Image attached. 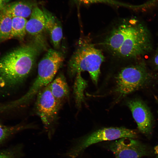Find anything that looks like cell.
Masks as SVG:
<instances>
[{"label": "cell", "instance_id": "12", "mask_svg": "<svg viewBox=\"0 0 158 158\" xmlns=\"http://www.w3.org/2000/svg\"><path fill=\"white\" fill-rule=\"evenodd\" d=\"M34 7L32 2L22 1L8 4L3 10L12 18L18 17L25 18L30 16Z\"/></svg>", "mask_w": 158, "mask_h": 158}, {"label": "cell", "instance_id": "4", "mask_svg": "<svg viewBox=\"0 0 158 158\" xmlns=\"http://www.w3.org/2000/svg\"><path fill=\"white\" fill-rule=\"evenodd\" d=\"M104 57L99 49L92 43L82 42L71 59L68 71L71 77L84 71H87L93 82L97 83L100 74V68Z\"/></svg>", "mask_w": 158, "mask_h": 158}, {"label": "cell", "instance_id": "13", "mask_svg": "<svg viewBox=\"0 0 158 158\" xmlns=\"http://www.w3.org/2000/svg\"><path fill=\"white\" fill-rule=\"evenodd\" d=\"M51 91L56 101L61 105L68 97L69 90L64 77L59 75L49 83Z\"/></svg>", "mask_w": 158, "mask_h": 158}, {"label": "cell", "instance_id": "10", "mask_svg": "<svg viewBox=\"0 0 158 158\" xmlns=\"http://www.w3.org/2000/svg\"><path fill=\"white\" fill-rule=\"evenodd\" d=\"M26 32L36 38L35 42L42 45L39 40L45 30V19L44 13L38 7L33 8L30 17L26 25Z\"/></svg>", "mask_w": 158, "mask_h": 158}, {"label": "cell", "instance_id": "2", "mask_svg": "<svg viewBox=\"0 0 158 158\" xmlns=\"http://www.w3.org/2000/svg\"><path fill=\"white\" fill-rule=\"evenodd\" d=\"M42 46L28 44L8 53L0 59V87L13 88L29 75Z\"/></svg>", "mask_w": 158, "mask_h": 158}, {"label": "cell", "instance_id": "22", "mask_svg": "<svg viewBox=\"0 0 158 158\" xmlns=\"http://www.w3.org/2000/svg\"><path fill=\"white\" fill-rule=\"evenodd\" d=\"M155 153L156 154V158H158V145L154 148Z\"/></svg>", "mask_w": 158, "mask_h": 158}, {"label": "cell", "instance_id": "6", "mask_svg": "<svg viewBox=\"0 0 158 158\" xmlns=\"http://www.w3.org/2000/svg\"><path fill=\"white\" fill-rule=\"evenodd\" d=\"M63 60L59 52L52 49L48 50L38 64L37 77L27 92L29 96L35 97L53 80Z\"/></svg>", "mask_w": 158, "mask_h": 158}, {"label": "cell", "instance_id": "16", "mask_svg": "<svg viewBox=\"0 0 158 158\" xmlns=\"http://www.w3.org/2000/svg\"><path fill=\"white\" fill-rule=\"evenodd\" d=\"M12 18L4 10L0 12V42L10 38Z\"/></svg>", "mask_w": 158, "mask_h": 158}, {"label": "cell", "instance_id": "5", "mask_svg": "<svg viewBox=\"0 0 158 158\" xmlns=\"http://www.w3.org/2000/svg\"><path fill=\"white\" fill-rule=\"evenodd\" d=\"M35 105V111L40 118L44 130L51 140L55 133L59 112L61 105L51 91L49 84L38 93Z\"/></svg>", "mask_w": 158, "mask_h": 158}, {"label": "cell", "instance_id": "18", "mask_svg": "<svg viewBox=\"0 0 158 158\" xmlns=\"http://www.w3.org/2000/svg\"><path fill=\"white\" fill-rule=\"evenodd\" d=\"M74 83L73 91L77 105L79 106L83 100V92L86 85V82L81 77V73L77 74Z\"/></svg>", "mask_w": 158, "mask_h": 158}, {"label": "cell", "instance_id": "9", "mask_svg": "<svg viewBox=\"0 0 158 158\" xmlns=\"http://www.w3.org/2000/svg\"><path fill=\"white\" fill-rule=\"evenodd\" d=\"M139 130L145 134H150L152 130V118L150 111L141 100L136 99L127 102Z\"/></svg>", "mask_w": 158, "mask_h": 158}, {"label": "cell", "instance_id": "3", "mask_svg": "<svg viewBox=\"0 0 158 158\" xmlns=\"http://www.w3.org/2000/svg\"><path fill=\"white\" fill-rule=\"evenodd\" d=\"M137 137L136 131L125 127L102 128L71 140L69 148L61 154V156L63 158H78L87 148L96 143L124 138L135 139Z\"/></svg>", "mask_w": 158, "mask_h": 158}, {"label": "cell", "instance_id": "23", "mask_svg": "<svg viewBox=\"0 0 158 158\" xmlns=\"http://www.w3.org/2000/svg\"></svg>", "mask_w": 158, "mask_h": 158}, {"label": "cell", "instance_id": "20", "mask_svg": "<svg viewBox=\"0 0 158 158\" xmlns=\"http://www.w3.org/2000/svg\"><path fill=\"white\" fill-rule=\"evenodd\" d=\"M10 0H0V12L3 10Z\"/></svg>", "mask_w": 158, "mask_h": 158}, {"label": "cell", "instance_id": "8", "mask_svg": "<svg viewBox=\"0 0 158 158\" xmlns=\"http://www.w3.org/2000/svg\"><path fill=\"white\" fill-rule=\"evenodd\" d=\"M107 142L105 146L116 158H141L149 153L146 146L134 139L124 138Z\"/></svg>", "mask_w": 158, "mask_h": 158}, {"label": "cell", "instance_id": "7", "mask_svg": "<svg viewBox=\"0 0 158 158\" xmlns=\"http://www.w3.org/2000/svg\"><path fill=\"white\" fill-rule=\"evenodd\" d=\"M149 75L145 67L136 65L124 68L116 77L114 92L118 99L138 90L149 81Z\"/></svg>", "mask_w": 158, "mask_h": 158}, {"label": "cell", "instance_id": "1", "mask_svg": "<svg viewBox=\"0 0 158 158\" xmlns=\"http://www.w3.org/2000/svg\"><path fill=\"white\" fill-rule=\"evenodd\" d=\"M134 19L119 25L109 35L107 47L111 53L125 58H135L143 55L151 48L149 34Z\"/></svg>", "mask_w": 158, "mask_h": 158}, {"label": "cell", "instance_id": "14", "mask_svg": "<svg viewBox=\"0 0 158 158\" xmlns=\"http://www.w3.org/2000/svg\"><path fill=\"white\" fill-rule=\"evenodd\" d=\"M36 125L32 124L20 123L8 126L0 123V145L4 144L13 135L23 130L37 129Z\"/></svg>", "mask_w": 158, "mask_h": 158}, {"label": "cell", "instance_id": "17", "mask_svg": "<svg viewBox=\"0 0 158 158\" xmlns=\"http://www.w3.org/2000/svg\"><path fill=\"white\" fill-rule=\"evenodd\" d=\"M24 145L20 143L0 151V158H22L25 156Z\"/></svg>", "mask_w": 158, "mask_h": 158}, {"label": "cell", "instance_id": "21", "mask_svg": "<svg viewBox=\"0 0 158 158\" xmlns=\"http://www.w3.org/2000/svg\"><path fill=\"white\" fill-rule=\"evenodd\" d=\"M154 63L155 65L158 67V54L154 58Z\"/></svg>", "mask_w": 158, "mask_h": 158}, {"label": "cell", "instance_id": "19", "mask_svg": "<svg viewBox=\"0 0 158 158\" xmlns=\"http://www.w3.org/2000/svg\"><path fill=\"white\" fill-rule=\"evenodd\" d=\"M79 5L87 6L93 4L102 3L116 7H123L130 8L131 5L116 0H74Z\"/></svg>", "mask_w": 158, "mask_h": 158}, {"label": "cell", "instance_id": "11", "mask_svg": "<svg viewBox=\"0 0 158 158\" xmlns=\"http://www.w3.org/2000/svg\"><path fill=\"white\" fill-rule=\"evenodd\" d=\"M42 9L45 19V30L49 35L54 47L58 49L63 37L61 24L50 12L44 8Z\"/></svg>", "mask_w": 158, "mask_h": 158}, {"label": "cell", "instance_id": "15", "mask_svg": "<svg viewBox=\"0 0 158 158\" xmlns=\"http://www.w3.org/2000/svg\"><path fill=\"white\" fill-rule=\"evenodd\" d=\"M27 21L28 20L24 18H13L10 38L23 39L26 34V25Z\"/></svg>", "mask_w": 158, "mask_h": 158}]
</instances>
